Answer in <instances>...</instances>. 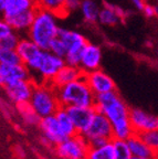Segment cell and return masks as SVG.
<instances>
[{
	"label": "cell",
	"mask_w": 158,
	"mask_h": 159,
	"mask_svg": "<svg viewBox=\"0 0 158 159\" xmlns=\"http://www.w3.org/2000/svg\"><path fill=\"white\" fill-rule=\"evenodd\" d=\"M94 107L97 112L103 113L112 123L114 139L126 140L134 134L131 123V108L125 104L116 89L97 94Z\"/></svg>",
	"instance_id": "6da1fadb"
},
{
	"label": "cell",
	"mask_w": 158,
	"mask_h": 159,
	"mask_svg": "<svg viewBox=\"0 0 158 159\" xmlns=\"http://www.w3.org/2000/svg\"><path fill=\"white\" fill-rule=\"evenodd\" d=\"M55 89L61 106L94 107L96 95L90 87L85 74L73 82L57 87Z\"/></svg>",
	"instance_id": "7a4b0ae2"
},
{
	"label": "cell",
	"mask_w": 158,
	"mask_h": 159,
	"mask_svg": "<svg viewBox=\"0 0 158 159\" xmlns=\"http://www.w3.org/2000/svg\"><path fill=\"white\" fill-rule=\"evenodd\" d=\"M58 17L47 10L37 8L32 25L27 32L28 38L37 43L41 49L49 50L50 43L59 34L60 27L57 22Z\"/></svg>",
	"instance_id": "3957f363"
},
{
	"label": "cell",
	"mask_w": 158,
	"mask_h": 159,
	"mask_svg": "<svg viewBox=\"0 0 158 159\" xmlns=\"http://www.w3.org/2000/svg\"><path fill=\"white\" fill-rule=\"evenodd\" d=\"M29 103L41 118L55 114V112L61 107L57 89L54 86H52L51 83L35 84Z\"/></svg>",
	"instance_id": "277c9868"
},
{
	"label": "cell",
	"mask_w": 158,
	"mask_h": 159,
	"mask_svg": "<svg viewBox=\"0 0 158 159\" xmlns=\"http://www.w3.org/2000/svg\"><path fill=\"white\" fill-rule=\"evenodd\" d=\"M55 148L58 155L63 159H86L91 147L86 137L77 134L65 138Z\"/></svg>",
	"instance_id": "5b68a950"
},
{
	"label": "cell",
	"mask_w": 158,
	"mask_h": 159,
	"mask_svg": "<svg viewBox=\"0 0 158 159\" xmlns=\"http://www.w3.org/2000/svg\"><path fill=\"white\" fill-rule=\"evenodd\" d=\"M17 51L22 60V63L30 70V72H37L45 50L41 49L37 43L27 37L20 39Z\"/></svg>",
	"instance_id": "8992f818"
},
{
	"label": "cell",
	"mask_w": 158,
	"mask_h": 159,
	"mask_svg": "<svg viewBox=\"0 0 158 159\" xmlns=\"http://www.w3.org/2000/svg\"><path fill=\"white\" fill-rule=\"evenodd\" d=\"M35 86V81L32 79H29L10 82L8 84L3 85L2 87L3 91H5V94L7 95L10 102H12L16 105H19L30 102Z\"/></svg>",
	"instance_id": "52a82bcc"
},
{
	"label": "cell",
	"mask_w": 158,
	"mask_h": 159,
	"mask_svg": "<svg viewBox=\"0 0 158 159\" xmlns=\"http://www.w3.org/2000/svg\"><path fill=\"white\" fill-rule=\"evenodd\" d=\"M65 64L67 63L64 57H59L49 50H45L41 64L35 73H38V75L41 77L42 83H50Z\"/></svg>",
	"instance_id": "ba28073f"
},
{
	"label": "cell",
	"mask_w": 158,
	"mask_h": 159,
	"mask_svg": "<svg viewBox=\"0 0 158 159\" xmlns=\"http://www.w3.org/2000/svg\"><path fill=\"white\" fill-rule=\"evenodd\" d=\"M83 135L86 137L87 140H90L92 138H96V137H103V138L113 140V126H112V123L109 122V119L103 113L96 111L89 128H87V130Z\"/></svg>",
	"instance_id": "9c48e42d"
},
{
	"label": "cell",
	"mask_w": 158,
	"mask_h": 159,
	"mask_svg": "<svg viewBox=\"0 0 158 159\" xmlns=\"http://www.w3.org/2000/svg\"><path fill=\"white\" fill-rule=\"evenodd\" d=\"M38 126H39L45 142L53 145V146H58L60 143H62L67 138L63 132H62L54 114L41 118Z\"/></svg>",
	"instance_id": "30bf717a"
},
{
	"label": "cell",
	"mask_w": 158,
	"mask_h": 159,
	"mask_svg": "<svg viewBox=\"0 0 158 159\" xmlns=\"http://www.w3.org/2000/svg\"><path fill=\"white\" fill-rule=\"evenodd\" d=\"M131 123L134 133L137 134L158 129V116L141 108L131 109Z\"/></svg>",
	"instance_id": "8fae6325"
},
{
	"label": "cell",
	"mask_w": 158,
	"mask_h": 159,
	"mask_svg": "<svg viewBox=\"0 0 158 159\" xmlns=\"http://www.w3.org/2000/svg\"><path fill=\"white\" fill-rule=\"evenodd\" d=\"M85 79L95 95L112 92L116 89V85L113 79L101 69L85 73Z\"/></svg>",
	"instance_id": "7c38bea8"
},
{
	"label": "cell",
	"mask_w": 158,
	"mask_h": 159,
	"mask_svg": "<svg viewBox=\"0 0 158 159\" xmlns=\"http://www.w3.org/2000/svg\"><path fill=\"white\" fill-rule=\"evenodd\" d=\"M72 118L74 126L79 134L83 135L89 128L93 116L96 112L95 107H83V106H67L65 107Z\"/></svg>",
	"instance_id": "4fadbf2b"
},
{
	"label": "cell",
	"mask_w": 158,
	"mask_h": 159,
	"mask_svg": "<svg viewBox=\"0 0 158 159\" xmlns=\"http://www.w3.org/2000/svg\"><path fill=\"white\" fill-rule=\"evenodd\" d=\"M29 79H31V72L23 63L20 64L0 63V83L2 86L10 82Z\"/></svg>",
	"instance_id": "5bb4252c"
},
{
	"label": "cell",
	"mask_w": 158,
	"mask_h": 159,
	"mask_svg": "<svg viewBox=\"0 0 158 159\" xmlns=\"http://www.w3.org/2000/svg\"><path fill=\"white\" fill-rule=\"evenodd\" d=\"M102 62V50L99 45L87 42L83 50L80 67L84 73L100 69Z\"/></svg>",
	"instance_id": "9a60e30c"
},
{
	"label": "cell",
	"mask_w": 158,
	"mask_h": 159,
	"mask_svg": "<svg viewBox=\"0 0 158 159\" xmlns=\"http://www.w3.org/2000/svg\"><path fill=\"white\" fill-rule=\"evenodd\" d=\"M84 74L85 73L82 71L80 66H73V65L65 64L58 72V74L52 79V81L50 83L52 84V86H54L57 89V87L63 86V85L73 82L75 80L82 77Z\"/></svg>",
	"instance_id": "2e32d148"
},
{
	"label": "cell",
	"mask_w": 158,
	"mask_h": 159,
	"mask_svg": "<svg viewBox=\"0 0 158 159\" xmlns=\"http://www.w3.org/2000/svg\"><path fill=\"white\" fill-rule=\"evenodd\" d=\"M58 37L64 42L67 51L72 50H83L87 44L86 38L74 30H69L65 28H60Z\"/></svg>",
	"instance_id": "e0dca14e"
},
{
	"label": "cell",
	"mask_w": 158,
	"mask_h": 159,
	"mask_svg": "<svg viewBox=\"0 0 158 159\" xmlns=\"http://www.w3.org/2000/svg\"><path fill=\"white\" fill-rule=\"evenodd\" d=\"M35 11H37V8L17 13L12 17L6 18L5 20L10 23L16 32H28L35 20Z\"/></svg>",
	"instance_id": "ac0fdd59"
},
{
	"label": "cell",
	"mask_w": 158,
	"mask_h": 159,
	"mask_svg": "<svg viewBox=\"0 0 158 159\" xmlns=\"http://www.w3.org/2000/svg\"><path fill=\"white\" fill-rule=\"evenodd\" d=\"M35 8H37L35 0H6L5 7H3L1 13H2L3 19H6V18L12 17L17 13L35 9Z\"/></svg>",
	"instance_id": "d6986e66"
},
{
	"label": "cell",
	"mask_w": 158,
	"mask_h": 159,
	"mask_svg": "<svg viewBox=\"0 0 158 159\" xmlns=\"http://www.w3.org/2000/svg\"><path fill=\"white\" fill-rule=\"evenodd\" d=\"M133 157H155L156 154L153 149L144 142L142 136L137 133H134L128 139H126Z\"/></svg>",
	"instance_id": "ffe728a7"
},
{
	"label": "cell",
	"mask_w": 158,
	"mask_h": 159,
	"mask_svg": "<svg viewBox=\"0 0 158 159\" xmlns=\"http://www.w3.org/2000/svg\"><path fill=\"white\" fill-rule=\"evenodd\" d=\"M122 19L123 18H122L121 10L115 8L114 6L105 5L100 10L99 22L103 25L113 27V25H116L117 23L121 22Z\"/></svg>",
	"instance_id": "44dd1931"
},
{
	"label": "cell",
	"mask_w": 158,
	"mask_h": 159,
	"mask_svg": "<svg viewBox=\"0 0 158 159\" xmlns=\"http://www.w3.org/2000/svg\"><path fill=\"white\" fill-rule=\"evenodd\" d=\"M55 117H57L58 122H59V125L61 127L62 132L65 135V137H71L74 136V135L79 134L74 126V123L72 120V118L70 117L69 113H67V108L63 106H61L57 112H55Z\"/></svg>",
	"instance_id": "7402d4cb"
},
{
	"label": "cell",
	"mask_w": 158,
	"mask_h": 159,
	"mask_svg": "<svg viewBox=\"0 0 158 159\" xmlns=\"http://www.w3.org/2000/svg\"><path fill=\"white\" fill-rule=\"evenodd\" d=\"M35 1H37V8L54 13L58 18L67 16L65 11L67 0H35Z\"/></svg>",
	"instance_id": "603a6c76"
},
{
	"label": "cell",
	"mask_w": 158,
	"mask_h": 159,
	"mask_svg": "<svg viewBox=\"0 0 158 159\" xmlns=\"http://www.w3.org/2000/svg\"><path fill=\"white\" fill-rule=\"evenodd\" d=\"M80 10H81V13L83 16V19L86 22L95 23L99 21L101 8L97 6V3L94 0H82Z\"/></svg>",
	"instance_id": "cb8c5ba5"
},
{
	"label": "cell",
	"mask_w": 158,
	"mask_h": 159,
	"mask_svg": "<svg viewBox=\"0 0 158 159\" xmlns=\"http://www.w3.org/2000/svg\"><path fill=\"white\" fill-rule=\"evenodd\" d=\"M18 108L21 118L23 119V122L29 126H35L39 125L41 117L35 113V111L32 108V106L30 105V103H23V104L16 105Z\"/></svg>",
	"instance_id": "d4e9b609"
},
{
	"label": "cell",
	"mask_w": 158,
	"mask_h": 159,
	"mask_svg": "<svg viewBox=\"0 0 158 159\" xmlns=\"http://www.w3.org/2000/svg\"><path fill=\"white\" fill-rule=\"evenodd\" d=\"M86 159H115V147L113 140L100 148H91Z\"/></svg>",
	"instance_id": "484cf974"
},
{
	"label": "cell",
	"mask_w": 158,
	"mask_h": 159,
	"mask_svg": "<svg viewBox=\"0 0 158 159\" xmlns=\"http://www.w3.org/2000/svg\"><path fill=\"white\" fill-rule=\"evenodd\" d=\"M0 63L3 64H20L22 60L17 49H0Z\"/></svg>",
	"instance_id": "4316f807"
},
{
	"label": "cell",
	"mask_w": 158,
	"mask_h": 159,
	"mask_svg": "<svg viewBox=\"0 0 158 159\" xmlns=\"http://www.w3.org/2000/svg\"><path fill=\"white\" fill-rule=\"evenodd\" d=\"M114 147H115V159H132V155L129 147L126 140L123 139H113Z\"/></svg>",
	"instance_id": "83f0119b"
},
{
	"label": "cell",
	"mask_w": 158,
	"mask_h": 159,
	"mask_svg": "<svg viewBox=\"0 0 158 159\" xmlns=\"http://www.w3.org/2000/svg\"><path fill=\"white\" fill-rule=\"evenodd\" d=\"M142 138L144 139V142L148 145L153 152L156 155L158 154V129H154V130H149V132H145L139 134Z\"/></svg>",
	"instance_id": "f1b7e54d"
},
{
	"label": "cell",
	"mask_w": 158,
	"mask_h": 159,
	"mask_svg": "<svg viewBox=\"0 0 158 159\" xmlns=\"http://www.w3.org/2000/svg\"><path fill=\"white\" fill-rule=\"evenodd\" d=\"M20 39L21 38L16 31L7 37L0 38V49H17Z\"/></svg>",
	"instance_id": "f546056e"
},
{
	"label": "cell",
	"mask_w": 158,
	"mask_h": 159,
	"mask_svg": "<svg viewBox=\"0 0 158 159\" xmlns=\"http://www.w3.org/2000/svg\"><path fill=\"white\" fill-rule=\"evenodd\" d=\"M49 51H51L52 53H54V54L59 55V57H64L67 52L64 42H63L59 37H57L55 39L52 40V42L50 43Z\"/></svg>",
	"instance_id": "4dcf8cb0"
},
{
	"label": "cell",
	"mask_w": 158,
	"mask_h": 159,
	"mask_svg": "<svg viewBox=\"0 0 158 159\" xmlns=\"http://www.w3.org/2000/svg\"><path fill=\"white\" fill-rule=\"evenodd\" d=\"M12 32H15V30L10 25V23L8 21H6L5 19L1 20V22H0V38L7 37V35L11 34Z\"/></svg>",
	"instance_id": "1f68e13d"
},
{
	"label": "cell",
	"mask_w": 158,
	"mask_h": 159,
	"mask_svg": "<svg viewBox=\"0 0 158 159\" xmlns=\"http://www.w3.org/2000/svg\"><path fill=\"white\" fill-rule=\"evenodd\" d=\"M111 142L109 139L103 138V137H96V138H92L89 140V144L91 148H100V147L105 146L106 144Z\"/></svg>",
	"instance_id": "d6a6232c"
},
{
	"label": "cell",
	"mask_w": 158,
	"mask_h": 159,
	"mask_svg": "<svg viewBox=\"0 0 158 159\" xmlns=\"http://www.w3.org/2000/svg\"><path fill=\"white\" fill-rule=\"evenodd\" d=\"M82 0H67L65 1V11L69 15L70 12H73L75 10L80 9Z\"/></svg>",
	"instance_id": "836d02e7"
},
{
	"label": "cell",
	"mask_w": 158,
	"mask_h": 159,
	"mask_svg": "<svg viewBox=\"0 0 158 159\" xmlns=\"http://www.w3.org/2000/svg\"><path fill=\"white\" fill-rule=\"evenodd\" d=\"M142 11H143L146 17H148V18L157 16V7H154V6H151V5H146L145 3V6H144Z\"/></svg>",
	"instance_id": "e575fe53"
},
{
	"label": "cell",
	"mask_w": 158,
	"mask_h": 159,
	"mask_svg": "<svg viewBox=\"0 0 158 159\" xmlns=\"http://www.w3.org/2000/svg\"><path fill=\"white\" fill-rule=\"evenodd\" d=\"M131 2L133 3L136 9H138V10H143L144 6H145L143 0H131Z\"/></svg>",
	"instance_id": "d590c367"
},
{
	"label": "cell",
	"mask_w": 158,
	"mask_h": 159,
	"mask_svg": "<svg viewBox=\"0 0 158 159\" xmlns=\"http://www.w3.org/2000/svg\"><path fill=\"white\" fill-rule=\"evenodd\" d=\"M132 159H156L155 157H133Z\"/></svg>",
	"instance_id": "8d00e7d4"
},
{
	"label": "cell",
	"mask_w": 158,
	"mask_h": 159,
	"mask_svg": "<svg viewBox=\"0 0 158 159\" xmlns=\"http://www.w3.org/2000/svg\"><path fill=\"white\" fill-rule=\"evenodd\" d=\"M5 2H6V0H0V10L2 11L3 7H5Z\"/></svg>",
	"instance_id": "74e56055"
},
{
	"label": "cell",
	"mask_w": 158,
	"mask_h": 159,
	"mask_svg": "<svg viewBox=\"0 0 158 159\" xmlns=\"http://www.w3.org/2000/svg\"><path fill=\"white\" fill-rule=\"evenodd\" d=\"M156 55L158 57V48H157V50H156Z\"/></svg>",
	"instance_id": "f35d334b"
}]
</instances>
